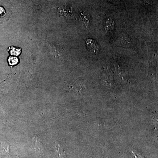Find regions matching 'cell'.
<instances>
[{
    "label": "cell",
    "instance_id": "2",
    "mask_svg": "<svg viewBox=\"0 0 158 158\" xmlns=\"http://www.w3.org/2000/svg\"><path fill=\"white\" fill-rule=\"evenodd\" d=\"M34 143H35V148H36V152L38 153L40 156L44 155V151L43 147L40 139L37 137H34L33 138Z\"/></svg>",
    "mask_w": 158,
    "mask_h": 158
},
{
    "label": "cell",
    "instance_id": "3",
    "mask_svg": "<svg viewBox=\"0 0 158 158\" xmlns=\"http://www.w3.org/2000/svg\"><path fill=\"white\" fill-rule=\"evenodd\" d=\"M55 147H56V151L57 152L59 157L60 158H66V154H65V150L60 144H58L57 142H56Z\"/></svg>",
    "mask_w": 158,
    "mask_h": 158
},
{
    "label": "cell",
    "instance_id": "5",
    "mask_svg": "<svg viewBox=\"0 0 158 158\" xmlns=\"http://www.w3.org/2000/svg\"><path fill=\"white\" fill-rule=\"evenodd\" d=\"M9 65H16L19 62L18 59L16 57L11 56L9 57L8 59Z\"/></svg>",
    "mask_w": 158,
    "mask_h": 158
},
{
    "label": "cell",
    "instance_id": "4",
    "mask_svg": "<svg viewBox=\"0 0 158 158\" xmlns=\"http://www.w3.org/2000/svg\"><path fill=\"white\" fill-rule=\"evenodd\" d=\"M114 26V22L111 18H108L106 23L105 28L107 31H110L113 28Z\"/></svg>",
    "mask_w": 158,
    "mask_h": 158
},
{
    "label": "cell",
    "instance_id": "1",
    "mask_svg": "<svg viewBox=\"0 0 158 158\" xmlns=\"http://www.w3.org/2000/svg\"><path fill=\"white\" fill-rule=\"evenodd\" d=\"M86 44L87 48L92 54H97L98 52V47L96 42L92 39H88L86 40Z\"/></svg>",
    "mask_w": 158,
    "mask_h": 158
},
{
    "label": "cell",
    "instance_id": "6",
    "mask_svg": "<svg viewBox=\"0 0 158 158\" xmlns=\"http://www.w3.org/2000/svg\"><path fill=\"white\" fill-rule=\"evenodd\" d=\"M11 49H9L11 50V54L12 56H19L20 53L21 49L16 48L15 47H11Z\"/></svg>",
    "mask_w": 158,
    "mask_h": 158
}]
</instances>
